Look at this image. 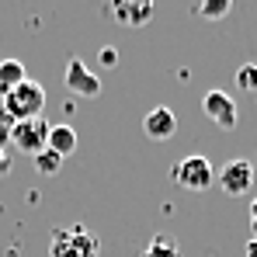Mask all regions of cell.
<instances>
[{
  "mask_svg": "<svg viewBox=\"0 0 257 257\" xmlns=\"http://www.w3.org/2000/svg\"><path fill=\"white\" fill-rule=\"evenodd\" d=\"M202 111H205L219 128L236 125V104H233V97H229L226 90H209L205 101H202Z\"/></svg>",
  "mask_w": 257,
  "mask_h": 257,
  "instance_id": "7",
  "label": "cell"
},
{
  "mask_svg": "<svg viewBox=\"0 0 257 257\" xmlns=\"http://www.w3.org/2000/svg\"><path fill=\"white\" fill-rule=\"evenodd\" d=\"M254 171H257V167H254Z\"/></svg>",
  "mask_w": 257,
  "mask_h": 257,
  "instance_id": "23",
  "label": "cell"
},
{
  "mask_svg": "<svg viewBox=\"0 0 257 257\" xmlns=\"http://www.w3.org/2000/svg\"><path fill=\"white\" fill-rule=\"evenodd\" d=\"M250 229H254V240H257V219H250Z\"/></svg>",
  "mask_w": 257,
  "mask_h": 257,
  "instance_id": "21",
  "label": "cell"
},
{
  "mask_svg": "<svg viewBox=\"0 0 257 257\" xmlns=\"http://www.w3.org/2000/svg\"><path fill=\"white\" fill-rule=\"evenodd\" d=\"M11 174V157H7V150H0V177H7Z\"/></svg>",
  "mask_w": 257,
  "mask_h": 257,
  "instance_id": "18",
  "label": "cell"
},
{
  "mask_svg": "<svg viewBox=\"0 0 257 257\" xmlns=\"http://www.w3.org/2000/svg\"><path fill=\"white\" fill-rule=\"evenodd\" d=\"M143 257H181V250H177V243H174L171 236L157 233V236L150 240V247L143 250Z\"/></svg>",
  "mask_w": 257,
  "mask_h": 257,
  "instance_id": "13",
  "label": "cell"
},
{
  "mask_svg": "<svg viewBox=\"0 0 257 257\" xmlns=\"http://www.w3.org/2000/svg\"><path fill=\"white\" fill-rule=\"evenodd\" d=\"M97 250H101V243L84 222H73L66 229H52V240H49L52 257H97Z\"/></svg>",
  "mask_w": 257,
  "mask_h": 257,
  "instance_id": "1",
  "label": "cell"
},
{
  "mask_svg": "<svg viewBox=\"0 0 257 257\" xmlns=\"http://www.w3.org/2000/svg\"><path fill=\"white\" fill-rule=\"evenodd\" d=\"M250 219H257V195H254V202H250Z\"/></svg>",
  "mask_w": 257,
  "mask_h": 257,
  "instance_id": "20",
  "label": "cell"
},
{
  "mask_svg": "<svg viewBox=\"0 0 257 257\" xmlns=\"http://www.w3.org/2000/svg\"><path fill=\"white\" fill-rule=\"evenodd\" d=\"M111 14L128 28H139V25H146L153 18V4L150 0H139V4L136 0H118V4H111Z\"/></svg>",
  "mask_w": 257,
  "mask_h": 257,
  "instance_id": "9",
  "label": "cell"
},
{
  "mask_svg": "<svg viewBox=\"0 0 257 257\" xmlns=\"http://www.w3.org/2000/svg\"><path fill=\"white\" fill-rule=\"evenodd\" d=\"M4 101V115L11 122H25V118H42L45 108V87L35 80H25L21 87H14L11 94L0 97Z\"/></svg>",
  "mask_w": 257,
  "mask_h": 257,
  "instance_id": "2",
  "label": "cell"
},
{
  "mask_svg": "<svg viewBox=\"0 0 257 257\" xmlns=\"http://www.w3.org/2000/svg\"><path fill=\"white\" fill-rule=\"evenodd\" d=\"M45 143H49V122L45 118H25V122H14L11 125V146L18 153H42Z\"/></svg>",
  "mask_w": 257,
  "mask_h": 257,
  "instance_id": "4",
  "label": "cell"
},
{
  "mask_svg": "<svg viewBox=\"0 0 257 257\" xmlns=\"http://www.w3.org/2000/svg\"><path fill=\"white\" fill-rule=\"evenodd\" d=\"M66 87L73 90V94H80V97H97L101 94V80L87 70L84 63H80V56H73L70 63H66Z\"/></svg>",
  "mask_w": 257,
  "mask_h": 257,
  "instance_id": "8",
  "label": "cell"
},
{
  "mask_svg": "<svg viewBox=\"0 0 257 257\" xmlns=\"http://www.w3.org/2000/svg\"><path fill=\"white\" fill-rule=\"evenodd\" d=\"M236 87L243 94H257V63H243L236 70Z\"/></svg>",
  "mask_w": 257,
  "mask_h": 257,
  "instance_id": "14",
  "label": "cell"
},
{
  "mask_svg": "<svg viewBox=\"0 0 257 257\" xmlns=\"http://www.w3.org/2000/svg\"><path fill=\"white\" fill-rule=\"evenodd\" d=\"M97 63H101L104 70H111V66H118V49H115V45H104V49L97 52Z\"/></svg>",
  "mask_w": 257,
  "mask_h": 257,
  "instance_id": "16",
  "label": "cell"
},
{
  "mask_svg": "<svg viewBox=\"0 0 257 257\" xmlns=\"http://www.w3.org/2000/svg\"><path fill=\"white\" fill-rule=\"evenodd\" d=\"M143 132H146V139H153V143H167V139H174V132H177V115H174L167 104H157L153 111H146Z\"/></svg>",
  "mask_w": 257,
  "mask_h": 257,
  "instance_id": "6",
  "label": "cell"
},
{
  "mask_svg": "<svg viewBox=\"0 0 257 257\" xmlns=\"http://www.w3.org/2000/svg\"><path fill=\"white\" fill-rule=\"evenodd\" d=\"M45 146L66 160V157L77 150V132H73L70 125H49V143H45Z\"/></svg>",
  "mask_w": 257,
  "mask_h": 257,
  "instance_id": "10",
  "label": "cell"
},
{
  "mask_svg": "<svg viewBox=\"0 0 257 257\" xmlns=\"http://www.w3.org/2000/svg\"><path fill=\"white\" fill-rule=\"evenodd\" d=\"M198 14H202V18H209V21L226 18V14H229V0H205V4L198 7Z\"/></svg>",
  "mask_w": 257,
  "mask_h": 257,
  "instance_id": "15",
  "label": "cell"
},
{
  "mask_svg": "<svg viewBox=\"0 0 257 257\" xmlns=\"http://www.w3.org/2000/svg\"><path fill=\"white\" fill-rule=\"evenodd\" d=\"M171 181L177 184V188L198 195V191H205V188L215 184V167L209 164V157L195 153V157H184L181 164H174L171 167Z\"/></svg>",
  "mask_w": 257,
  "mask_h": 257,
  "instance_id": "3",
  "label": "cell"
},
{
  "mask_svg": "<svg viewBox=\"0 0 257 257\" xmlns=\"http://www.w3.org/2000/svg\"><path fill=\"white\" fill-rule=\"evenodd\" d=\"M247 257H257V240H250V243H247Z\"/></svg>",
  "mask_w": 257,
  "mask_h": 257,
  "instance_id": "19",
  "label": "cell"
},
{
  "mask_svg": "<svg viewBox=\"0 0 257 257\" xmlns=\"http://www.w3.org/2000/svg\"><path fill=\"white\" fill-rule=\"evenodd\" d=\"M254 164L250 160H243V157H236V160H229L222 171H219V188H222V195H229V198H240V195H250V188H254Z\"/></svg>",
  "mask_w": 257,
  "mask_h": 257,
  "instance_id": "5",
  "label": "cell"
},
{
  "mask_svg": "<svg viewBox=\"0 0 257 257\" xmlns=\"http://www.w3.org/2000/svg\"><path fill=\"white\" fill-rule=\"evenodd\" d=\"M11 125H14V122H11V118L4 115V118H0V150H4V146L11 143Z\"/></svg>",
  "mask_w": 257,
  "mask_h": 257,
  "instance_id": "17",
  "label": "cell"
},
{
  "mask_svg": "<svg viewBox=\"0 0 257 257\" xmlns=\"http://www.w3.org/2000/svg\"><path fill=\"white\" fill-rule=\"evenodd\" d=\"M25 80H28V73H25L21 59H0V97L11 94L14 87H21Z\"/></svg>",
  "mask_w": 257,
  "mask_h": 257,
  "instance_id": "11",
  "label": "cell"
},
{
  "mask_svg": "<svg viewBox=\"0 0 257 257\" xmlns=\"http://www.w3.org/2000/svg\"><path fill=\"white\" fill-rule=\"evenodd\" d=\"M35 171L42 174V177H56V174L63 171V157H59V153H52V150L45 146L42 153H35Z\"/></svg>",
  "mask_w": 257,
  "mask_h": 257,
  "instance_id": "12",
  "label": "cell"
},
{
  "mask_svg": "<svg viewBox=\"0 0 257 257\" xmlns=\"http://www.w3.org/2000/svg\"><path fill=\"white\" fill-rule=\"evenodd\" d=\"M0 118H4V101H0Z\"/></svg>",
  "mask_w": 257,
  "mask_h": 257,
  "instance_id": "22",
  "label": "cell"
}]
</instances>
